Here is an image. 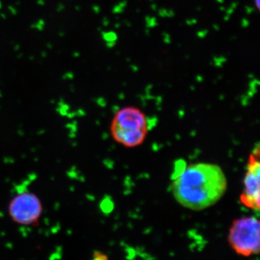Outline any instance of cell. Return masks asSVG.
I'll return each mask as SVG.
<instances>
[{
	"label": "cell",
	"mask_w": 260,
	"mask_h": 260,
	"mask_svg": "<svg viewBox=\"0 0 260 260\" xmlns=\"http://www.w3.org/2000/svg\"><path fill=\"white\" fill-rule=\"evenodd\" d=\"M43 213L40 198L35 193L25 191L15 195L8 205L12 220L22 225H35Z\"/></svg>",
	"instance_id": "4"
},
{
	"label": "cell",
	"mask_w": 260,
	"mask_h": 260,
	"mask_svg": "<svg viewBox=\"0 0 260 260\" xmlns=\"http://www.w3.org/2000/svg\"><path fill=\"white\" fill-rule=\"evenodd\" d=\"M227 179L216 164L198 162L184 167L174 177V199L187 209L200 211L221 199L227 189Z\"/></svg>",
	"instance_id": "1"
},
{
	"label": "cell",
	"mask_w": 260,
	"mask_h": 260,
	"mask_svg": "<svg viewBox=\"0 0 260 260\" xmlns=\"http://www.w3.org/2000/svg\"><path fill=\"white\" fill-rule=\"evenodd\" d=\"M259 175V147L256 145L249 156L244 179V190L240 196L241 203L254 211H259L260 208Z\"/></svg>",
	"instance_id": "5"
},
{
	"label": "cell",
	"mask_w": 260,
	"mask_h": 260,
	"mask_svg": "<svg viewBox=\"0 0 260 260\" xmlns=\"http://www.w3.org/2000/svg\"><path fill=\"white\" fill-rule=\"evenodd\" d=\"M93 258L94 259L106 260L108 259L107 254L100 251H94Z\"/></svg>",
	"instance_id": "6"
},
{
	"label": "cell",
	"mask_w": 260,
	"mask_h": 260,
	"mask_svg": "<svg viewBox=\"0 0 260 260\" xmlns=\"http://www.w3.org/2000/svg\"><path fill=\"white\" fill-rule=\"evenodd\" d=\"M256 7L257 8V9L259 8V0H255Z\"/></svg>",
	"instance_id": "7"
},
{
	"label": "cell",
	"mask_w": 260,
	"mask_h": 260,
	"mask_svg": "<svg viewBox=\"0 0 260 260\" xmlns=\"http://www.w3.org/2000/svg\"><path fill=\"white\" fill-rule=\"evenodd\" d=\"M228 241L239 255L258 254L260 249V223L255 217H244L233 222Z\"/></svg>",
	"instance_id": "3"
},
{
	"label": "cell",
	"mask_w": 260,
	"mask_h": 260,
	"mask_svg": "<svg viewBox=\"0 0 260 260\" xmlns=\"http://www.w3.org/2000/svg\"><path fill=\"white\" fill-rule=\"evenodd\" d=\"M113 139L126 148L143 144L148 133L146 116L138 108L124 107L116 112L111 124Z\"/></svg>",
	"instance_id": "2"
}]
</instances>
